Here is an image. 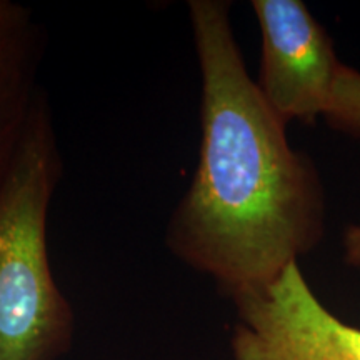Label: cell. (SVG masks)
<instances>
[{
    "mask_svg": "<svg viewBox=\"0 0 360 360\" xmlns=\"http://www.w3.org/2000/svg\"><path fill=\"white\" fill-rule=\"evenodd\" d=\"M42 32L32 12L12 0H0V177L42 90Z\"/></svg>",
    "mask_w": 360,
    "mask_h": 360,
    "instance_id": "5",
    "label": "cell"
},
{
    "mask_svg": "<svg viewBox=\"0 0 360 360\" xmlns=\"http://www.w3.org/2000/svg\"><path fill=\"white\" fill-rule=\"evenodd\" d=\"M231 2L191 0L200 70V150L169 220V250L225 294L257 290L322 240L319 170L287 139L247 70Z\"/></svg>",
    "mask_w": 360,
    "mask_h": 360,
    "instance_id": "1",
    "label": "cell"
},
{
    "mask_svg": "<svg viewBox=\"0 0 360 360\" xmlns=\"http://www.w3.org/2000/svg\"><path fill=\"white\" fill-rule=\"evenodd\" d=\"M232 300L233 360H360V328L321 302L299 262Z\"/></svg>",
    "mask_w": 360,
    "mask_h": 360,
    "instance_id": "3",
    "label": "cell"
},
{
    "mask_svg": "<svg viewBox=\"0 0 360 360\" xmlns=\"http://www.w3.org/2000/svg\"><path fill=\"white\" fill-rule=\"evenodd\" d=\"M262 35L257 89L283 124L323 117L342 62L321 22L300 0H254Z\"/></svg>",
    "mask_w": 360,
    "mask_h": 360,
    "instance_id": "4",
    "label": "cell"
},
{
    "mask_svg": "<svg viewBox=\"0 0 360 360\" xmlns=\"http://www.w3.org/2000/svg\"><path fill=\"white\" fill-rule=\"evenodd\" d=\"M60 175L52 109L40 90L0 177V360H60L74 344L75 315L47 242Z\"/></svg>",
    "mask_w": 360,
    "mask_h": 360,
    "instance_id": "2",
    "label": "cell"
},
{
    "mask_svg": "<svg viewBox=\"0 0 360 360\" xmlns=\"http://www.w3.org/2000/svg\"><path fill=\"white\" fill-rule=\"evenodd\" d=\"M323 119L332 129L360 141V70L342 64Z\"/></svg>",
    "mask_w": 360,
    "mask_h": 360,
    "instance_id": "6",
    "label": "cell"
},
{
    "mask_svg": "<svg viewBox=\"0 0 360 360\" xmlns=\"http://www.w3.org/2000/svg\"><path fill=\"white\" fill-rule=\"evenodd\" d=\"M344 260L352 267L360 269V224L350 225L344 233Z\"/></svg>",
    "mask_w": 360,
    "mask_h": 360,
    "instance_id": "7",
    "label": "cell"
}]
</instances>
